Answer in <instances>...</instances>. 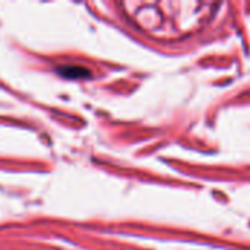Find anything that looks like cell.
I'll list each match as a JSON object with an SVG mask.
<instances>
[{"label":"cell","instance_id":"6da1fadb","mask_svg":"<svg viewBox=\"0 0 250 250\" xmlns=\"http://www.w3.org/2000/svg\"><path fill=\"white\" fill-rule=\"evenodd\" d=\"M59 72L66 78H86L89 76V70L81 66H64L59 69Z\"/></svg>","mask_w":250,"mask_h":250}]
</instances>
